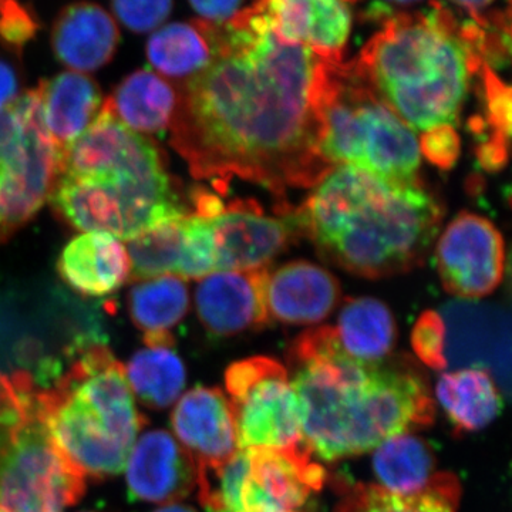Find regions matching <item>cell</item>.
I'll return each mask as SVG.
<instances>
[{
	"label": "cell",
	"mask_w": 512,
	"mask_h": 512,
	"mask_svg": "<svg viewBox=\"0 0 512 512\" xmlns=\"http://www.w3.org/2000/svg\"><path fill=\"white\" fill-rule=\"evenodd\" d=\"M214 59L180 84L171 146L197 180L234 177L276 195L315 187L335 165L320 151L323 59L276 35L259 3L212 25Z\"/></svg>",
	"instance_id": "cell-1"
},
{
	"label": "cell",
	"mask_w": 512,
	"mask_h": 512,
	"mask_svg": "<svg viewBox=\"0 0 512 512\" xmlns=\"http://www.w3.org/2000/svg\"><path fill=\"white\" fill-rule=\"evenodd\" d=\"M288 373L303 443L320 460L369 453L394 436L431 426L436 417L429 384L414 367L356 359L330 326L295 340Z\"/></svg>",
	"instance_id": "cell-2"
},
{
	"label": "cell",
	"mask_w": 512,
	"mask_h": 512,
	"mask_svg": "<svg viewBox=\"0 0 512 512\" xmlns=\"http://www.w3.org/2000/svg\"><path fill=\"white\" fill-rule=\"evenodd\" d=\"M298 211L305 237L323 258L373 279L423 264L443 221V207L419 178L353 165H336Z\"/></svg>",
	"instance_id": "cell-3"
},
{
	"label": "cell",
	"mask_w": 512,
	"mask_h": 512,
	"mask_svg": "<svg viewBox=\"0 0 512 512\" xmlns=\"http://www.w3.org/2000/svg\"><path fill=\"white\" fill-rule=\"evenodd\" d=\"M47 200L70 227L127 241L188 214L163 151L128 128L109 100L82 136L56 156Z\"/></svg>",
	"instance_id": "cell-4"
},
{
	"label": "cell",
	"mask_w": 512,
	"mask_h": 512,
	"mask_svg": "<svg viewBox=\"0 0 512 512\" xmlns=\"http://www.w3.org/2000/svg\"><path fill=\"white\" fill-rule=\"evenodd\" d=\"M355 63L397 117L421 133L456 127L471 79L485 64L466 22L439 2L384 20Z\"/></svg>",
	"instance_id": "cell-5"
},
{
	"label": "cell",
	"mask_w": 512,
	"mask_h": 512,
	"mask_svg": "<svg viewBox=\"0 0 512 512\" xmlns=\"http://www.w3.org/2000/svg\"><path fill=\"white\" fill-rule=\"evenodd\" d=\"M36 399L53 443L84 478L120 474L146 426L126 367L100 343L77 350L66 372L52 387L37 389Z\"/></svg>",
	"instance_id": "cell-6"
},
{
	"label": "cell",
	"mask_w": 512,
	"mask_h": 512,
	"mask_svg": "<svg viewBox=\"0 0 512 512\" xmlns=\"http://www.w3.org/2000/svg\"><path fill=\"white\" fill-rule=\"evenodd\" d=\"M319 106L325 124L320 151L329 163L400 180L416 177V134L384 103L355 60H323Z\"/></svg>",
	"instance_id": "cell-7"
},
{
	"label": "cell",
	"mask_w": 512,
	"mask_h": 512,
	"mask_svg": "<svg viewBox=\"0 0 512 512\" xmlns=\"http://www.w3.org/2000/svg\"><path fill=\"white\" fill-rule=\"evenodd\" d=\"M26 370L0 397V505L9 512H63L86 493V478L47 431Z\"/></svg>",
	"instance_id": "cell-8"
},
{
	"label": "cell",
	"mask_w": 512,
	"mask_h": 512,
	"mask_svg": "<svg viewBox=\"0 0 512 512\" xmlns=\"http://www.w3.org/2000/svg\"><path fill=\"white\" fill-rule=\"evenodd\" d=\"M325 480L306 446L238 450L221 467L197 470L198 497L210 512H305Z\"/></svg>",
	"instance_id": "cell-9"
},
{
	"label": "cell",
	"mask_w": 512,
	"mask_h": 512,
	"mask_svg": "<svg viewBox=\"0 0 512 512\" xmlns=\"http://www.w3.org/2000/svg\"><path fill=\"white\" fill-rule=\"evenodd\" d=\"M55 163V147L36 87L0 110V244L43 207L52 188Z\"/></svg>",
	"instance_id": "cell-10"
},
{
	"label": "cell",
	"mask_w": 512,
	"mask_h": 512,
	"mask_svg": "<svg viewBox=\"0 0 512 512\" xmlns=\"http://www.w3.org/2000/svg\"><path fill=\"white\" fill-rule=\"evenodd\" d=\"M239 450L305 446L301 410L288 369L272 357L239 360L225 373Z\"/></svg>",
	"instance_id": "cell-11"
},
{
	"label": "cell",
	"mask_w": 512,
	"mask_h": 512,
	"mask_svg": "<svg viewBox=\"0 0 512 512\" xmlns=\"http://www.w3.org/2000/svg\"><path fill=\"white\" fill-rule=\"evenodd\" d=\"M214 239L215 271L245 272L265 268L295 239L305 237L298 210L265 215L254 200L232 201L208 220Z\"/></svg>",
	"instance_id": "cell-12"
},
{
	"label": "cell",
	"mask_w": 512,
	"mask_h": 512,
	"mask_svg": "<svg viewBox=\"0 0 512 512\" xmlns=\"http://www.w3.org/2000/svg\"><path fill=\"white\" fill-rule=\"evenodd\" d=\"M437 268L444 289L463 299L490 295L504 276V239L493 222L461 212L441 235Z\"/></svg>",
	"instance_id": "cell-13"
},
{
	"label": "cell",
	"mask_w": 512,
	"mask_h": 512,
	"mask_svg": "<svg viewBox=\"0 0 512 512\" xmlns=\"http://www.w3.org/2000/svg\"><path fill=\"white\" fill-rule=\"evenodd\" d=\"M128 493L146 503L174 504L197 488V464L174 436L151 430L127 458Z\"/></svg>",
	"instance_id": "cell-14"
},
{
	"label": "cell",
	"mask_w": 512,
	"mask_h": 512,
	"mask_svg": "<svg viewBox=\"0 0 512 512\" xmlns=\"http://www.w3.org/2000/svg\"><path fill=\"white\" fill-rule=\"evenodd\" d=\"M178 443L202 468H218L239 450L228 396L218 387H195L178 400L171 416Z\"/></svg>",
	"instance_id": "cell-15"
},
{
	"label": "cell",
	"mask_w": 512,
	"mask_h": 512,
	"mask_svg": "<svg viewBox=\"0 0 512 512\" xmlns=\"http://www.w3.org/2000/svg\"><path fill=\"white\" fill-rule=\"evenodd\" d=\"M268 269L205 276L195 292L202 325L217 336H232L268 325L265 285Z\"/></svg>",
	"instance_id": "cell-16"
},
{
	"label": "cell",
	"mask_w": 512,
	"mask_h": 512,
	"mask_svg": "<svg viewBox=\"0 0 512 512\" xmlns=\"http://www.w3.org/2000/svg\"><path fill=\"white\" fill-rule=\"evenodd\" d=\"M268 13L276 35L301 45L320 59L342 62L352 18L342 0H256Z\"/></svg>",
	"instance_id": "cell-17"
},
{
	"label": "cell",
	"mask_w": 512,
	"mask_h": 512,
	"mask_svg": "<svg viewBox=\"0 0 512 512\" xmlns=\"http://www.w3.org/2000/svg\"><path fill=\"white\" fill-rule=\"evenodd\" d=\"M340 301L338 279L308 261L289 262L268 271L265 303L269 320L313 325L328 318Z\"/></svg>",
	"instance_id": "cell-18"
},
{
	"label": "cell",
	"mask_w": 512,
	"mask_h": 512,
	"mask_svg": "<svg viewBox=\"0 0 512 512\" xmlns=\"http://www.w3.org/2000/svg\"><path fill=\"white\" fill-rule=\"evenodd\" d=\"M119 42L116 19L96 3L66 6L52 29L53 52L60 63L77 73L106 66L116 55Z\"/></svg>",
	"instance_id": "cell-19"
},
{
	"label": "cell",
	"mask_w": 512,
	"mask_h": 512,
	"mask_svg": "<svg viewBox=\"0 0 512 512\" xmlns=\"http://www.w3.org/2000/svg\"><path fill=\"white\" fill-rule=\"evenodd\" d=\"M57 271L83 296L110 295L130 278V258L123 242L104 232H84L63 249Z\"/></svg>",
	"instance_id": "cell-20"
},
{
	"label": "cell",
	"mask_w": 512,
	"mask_h": 512,
	"mask_svg": "<svg viewBox=\"0 0 512 512\" xmlns=\"http://www.w3.org/2000/svg\"><path fill=\"white\" fill-rule=\"evenodd\" d=\"M43 121L55 147V156L77 140L103 106L99 86L87 74L64 72L37 86Z\"/></svg>",
	"instance_id": "cell-21"
},
{
	"label": "cell",
	"mask_w": 512,
	"mask_h": 512,
	"mask_svg": "<svg viewBox=\"0 0 512 512\" xmlns=\"http://www.w3.org/2000/svg\"><path fill=\"white\" fill-rule=\"evenodd\" d=\"M147 57L164 79L177 86L187 83L214 59L212 23L200 19L161 26L148 39Z\"/></svg>",
	"instance_id": "cell-22"
},
{
	"label": "cell",
	"mask_w": 512,
	"mask_h": 512,
	"mask_svg": "<svg viewBox=\"0 0 512 512\" xmlns=\"http://www.w3.org/2000/svg\"><path fill=\"white\" fill-rule=\"evenodd\" d=\"M178 99L177 84L151 70H137L107 100L128 128L140 134H154L171 126Z\"/></svg>",
	"instance_id": "cell-23"
},
{
	"label": "cell",
	"mask_w": 512,
	"mask_h": 512,
	"mask_svg": "<svg viewBox=\"0 0 512 512\" xmlns=\"http://www.w3.org/2000/svg\"><path fill=\"white\" fill-rule=\"evenodd\" d=\"M190 306L185 279L175 275L141 281L128 296V308L134 325L144 333L147 348H171L175 328Z\"/></svg>",
	"instance_id": "cell-24"
},
{
	"label": "cell",
	"mask_w": 512,
	"mask_h": 512,
	"mask_svg": "<svg viewBox=\"0 0 512 512\" xmlns=\"http://www.w3.org/2000/svg\"><path fill=\"white\" fill-rule=\"evenodd\" d=\"M436 396L457 433L483 430L503 409L493 376L478 367L444 373Z\"/></svg>",
	"instance_id": "cell-25"
},
{
	"label": "cell",
	"mask_w": 512,
	"mask_h": 512,
	"mask_svg": "<svg viewBox=\"0 0 512 512\" xmlns=\"http://www.w3.org/2000/svg\"><path fill=\"white\" fill-rule=\"evenodd\" d=\"M461 487L451 473H437L420 493L397 495L377 484H357L333 512H457Z\"/></svg>",
	"instance_id": "cell-26"
},
{
	"label": "cell",
	"mask_w": 512,
	"mask_h": 512,
	"mask_svg": "<svg viewBox=\"0 0 512 512\" xmlns=\"http://www.w3.org/2000/svg\"><path fill=\"white\" fill-rule=\"evenodd\" d=\"M373 470L380 487L397 495L420 493L436 476V456L426 440L403 433L375 448Z\"/></svg>",
	"instance_id": "cell-27"
},
{
	"label": "cell",
	"mask_w": 512,
	"mask_h": 512,
	"mask_svg": "<svg viewBox=\"0 0 512 512\" xmlns=\"http://www.w3.org/2000/svg\"><path fill=\"white\" fill-rule=\"evenodd\" d=\"M335 329L343 350L366 362L384 360L396 343L397 328L392 312L373 298L346 301Z\"/></svg>",
	"instance_id": "cell-28"
},
{
	"label": "cell",
	"mask_w": 512,
	"mask_h": 512,
	"mask_svg": "<svg viewBox=\"0 0 512 512\" xmlns=\"http://www.w3.org/2000/svg\"><path fill=\"white\" fill-rule=\"evenodd\" d=\"M483 80L484 116L470 121V130L480 137L477 158L481 167L498 171L508 160L511 134V89L490 66L481 67Z\"/></svg>",
	"instance_id": "cell-29"
},
{
	"label": "cell",
	"mask_w": 512,
	"mask_h": 512,
	"mask_svg": "<svg viewBox=\"0 0 512 512\" xmlns=\"http://www.w3.org/2000/svg\"><path fill=\"white\" fill-rule=\"evenodd\" d=\"M126 376L131 392L153 410L170 407L187 382L183 360L171 348L140 350L128 362Z\"/></svg>",
	"instance_id": "cell-30"
},
{
	"label": "cell",
	"mask_w": 512,
	"mask_h": 512,
	"mask_svg": "<svg viewBox=\"0 0 512 512\" xmlns=\"http://www.w3.org/2000/svg\"><path fill=\"white\" fill-rule=\"evenodd\" d=\"M185 215L128 241L130 281L141 282L173 274L177 276L183 256Z\"/></svg>",
	"instance_id": "cell-31"
},
{
	"label": "cell",
	"mask_w": 512,
	"mask_h": 512,
	"mask_svg": "<svg viewBox=\"0 0 512 512\" xmlns=\"http://www.w3.org/2000/svg\"><path fill=\"white\" fill-rule=\"evenodd\" d=\"M214 272V239L210 222L191 212L184 218L183 256L177 276L183 279H202Z\"/></svg>",
	"instance_id": "cell-32"
},
{
	"label": "cell",
	"mask_w": 512,
	"mask_h": 512,
	"mask_svg": "<svg viewBox=\"0 0 512 512\" xmlns=\"http://www.w3.org/2000/svg\"><path fill=\"white\" fill-rule=\"evenodd\" d=\"M446 323L439 313L424 312L414 325L412 346L424 365L441 370L447 366Z\"/></svg>",
	"instance_id": "cell-33"
},
{
	"label": "cell",
	"mask_w": 512,
	"mask_h": 512,
	"mask_svg": "<svg viewBox=\"0 0 512 512\" xmlns=\"http://www.w3.org/2000/svg\"><path fill=\"white\" fill-rule=\"evenodd\" d=\"M174 0H111L116 18L134 33H150L163 26Z\"/></svg>",
	"instance_id": "cell-34"
},
{
	"label": "cell",
	"mask_w": 512,
	"mask_h": 512,
	"mask_svg": "<svg viewBox=\"0 0 512 512\" xmlns=\"http://www.w3.org/2000/svg\"><path fill=\"white\" fill-rule=\"evenodd\" d=\"M39 30L35 13L20 0H0V42L12 50H22Z\"/></svg>",
	"instance_id": "cell-35"
},
{
	"label": "cell",
	"mask_w": 512,
	"mask_h": 512,
	"mask_svg": "<svg viewBox=\"0 0 512 512\" xmlns=\"http://www.w3.org/2000/svg\"><path fill=\"white\" fill-rule=\"evenodd\" d=\"M419 150L430 163L448 170L460 156L461 141L456 127L439 126L423 131L419 141Z\"/></svg>",
	"instance_id": "cell-36"
},
{
	"label": "cell",
	"mask_w": 512,
	"mask_h": 512,
	"mask_svg": "<svg viewBox=\"0 0 512 512\" xmlns=\"http://www.w3.org/2000/svg\"><path fill=\"white\" fill-rule=\"evenodd\" d=\"M244 0H190L201 20L212 25H224L239 12Z\"/></svg>",
	"instance_id": "cell-37"
},
{
	"label": "cell",
	"mask_w": 512,
	"mask_h": 512,
	"mask_svg": "<svg viewBox=\"0 0 512 512\" xmlns=\"http://www.w3.org/2000/svg\"><path fill=\"white\" fill-rule=\"evenodd\" d=\"M19 74L12 63L0 57V110L19 96Z\"/></svg>",
	"instance_id": "cell-38"
},
{
	"label": "cell",
	"mask_w": 512,
	"mask_h": 512,
	"mask_svg": "<svg viewBox=\"0 0 512 512\" xmlns=\"http://www.w3.org/2000/svg\"><path fill=\"white\" fill-rule=\"evenodd\" d=\"M451 2L457 3L458 6L466 9L473 18H477L487 6L493 3V0H451Z\"/></svg>",
	"instance_id": "cell-39"
},
{
	"label": "cell",
	"mask_w": 512,
	"mask_h": 512,
	"mask_svg": "<svg viewBox=\"0 0 512 512\" xmlns=\"http://www.w3.org/2000/svg\"><path fill=\"white\" fill-rule=\"evenodd\" d=\"M154 512H197L194 508L188 507V505L184 504H167L164 507L158 508L157 511Z\"/></svg>",
	"instance_id": "cell-40"
},
{
	"label": "cell",
	"mask_w": 512,
	"mask_h": 512,
	"mask_svg": "<svg viewBox=\"0 0 512 512\" xmlns=\"http://www.w3.org/2000/svg\"><path fill=\"white\" fill-rule=\"evenodd\" d=\"M390 2H396V3H414V2H419V0H390Z\"/></svg>",
	"instance_id": "cell-41"
},
{
	"label": "cell",
	"mask_w": 512,
	"mask_h": 512,
	"mask_svg": "<svg viewBox=\"0 0 512 512\" xmlns=\"http://www.w3.org/2000/svg\"><path fill=\"white\" fill-rule=\"evenodd\" d=\"M0 512H9L8 510H6L5 507H2V505H0Z\"/></svg>",
	"instance_id": "cell-42"
}]
</instances>
